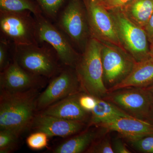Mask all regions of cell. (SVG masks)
<instances>
[{
	"label": "cell",
	"instance_id": "1",
	"mask_svg": "<svg viewBox=\"0 0 153 153\" xmlns=\"http://www.w3.org/2000/svg\"><path fill=\"white\" fill-rule=\"evenodd\" d=\"M37 88L18 93L1 91L0 129L19 136L31 127L37 109Z\"/></svg>",
	"mask_w": 153,
	"mask_h": 153
},
{
	"label": "cell",
	"instance_id": "2",
	"mask_svg": "<svg viewBox=\"0 0 153 153\" xmlns=\"http://www.w3.org/2000/svg\"><path fill=\"white\" fill-rule=\"evenodd\" d=\"M101 48L100 41L91 38L74 68L81 90L98 98L108 93L103 79Z\"/></svg>",
	"mask_w": 153,
	"mask_h": 153
},
{
	"label": "cell",
	"instance_id": "3",
	"mask_svg": "<svg viewBox=\"0 0 153 153\" xmlns=\"http://www.w3.org/2000/svg\"><path fill=\"white\" fill-rule=\"evenodd\" d=\"M13 59L30 73L51 78L63 68L55 50L45 42L25 46L12 44Z\"/></svg>",
	"mask_w": 153,
	"mask_h": 153
},
{
	"label": "cell",
	"instance_id": "4",
	"mask_svg": "<svg viewBox=\"0 0 153 153\" xmlns=\"http://www.w3.org/2000/svg\"><path fill=\"white\" fill-rule=\"evenodd\" d=\"M55 22L74 47L82 53L91 38L87 13L82 0H69Z\"/></svg>",
	"mask_w": 153,
	"mask_h": 153
},
{
	"label": "cell",
	"instance_id": "5",
	"mask_svg": "<svg viewBox=\"0 0 153 153\" xmlns=\"http://www.w3.org/2000/svg\"><path fill=\"white\" fill-rule=\"evenodd\" d=\"M29 11H0L1 37L15 46L39 44L35 17Z\"/></svg>",
	"mask_w": 153,
	"mask_h": 153
},
{
	"label": "cell",
	"instance_id": "6",
	"mask_svg": "<svg viewBox=\"0 0 153 153\" xmlns=\"http://www.w3.org/2000/svg\"><path fill=\"white\" fill-rule=\"evenodd\" d=\"M37 23V36L39 43L45 42L55 50L61 64L75 68L80 54L65 34L42 14L33 15Z\"/></svg>",
	"mask_w": 153,
	"mask_h": 153
},
{
	"label": "cell",
	"instance_id": "7",
	"mask_svg": "<svg viewBox=\"0 0 153 153\" xmlns=\"http://www.w3.org/2000/svg\"><path fill=\"white\" fill-rule=\"evenodd\" d=\"M109 11L124 49L137 62L150 57L149 43L144 29L128 19L120 10Z\"/></svg>",
	"mask_w": 153,
	"mask_h": 153
},
{
	"label": "cell",
	"instance_id": "8",
	"mask_svg": "<svg viewBox=\"0 0 153 153\" xmlns=\"http://www.w3.org/2000/svg\"><path fill=\"white\" fill-rule=\"evenodd\" d=\"M101 43L103 79L105 86L108 85L109 88L125 79L137 61L123 48L110 43Z\"/></svg>",
	"mask_w": 153,
	"mask_h": 153
},
{
	"label": "cell",
	"instance_id": "9",
	"mask_svg": "<svg viewBox=\"0 0 153 153\" xmlns=\"http://www.w3.org/2000/svg\"><path fill=\"white\" fill-rule=\"evenodd\" d=\"M87 13L91 38L123 48L110 12L99 0H82Z\"/></svg>",
	"mask_w": 153,
	"mask_h": 153
},
{
	"label": "cell",
	"instance_id": "10",
	"mask_svg": "<svg viewBox=\"0 0 153 153\" xmlns=\"http://www.w3.org/2000/svg\"><path fill=\"white\" fill-rule=\"evenodd\" d=\"M103 99L115 105L131 116L146 120L153 98L145 88L127 87L108 92Z\"/></svg>",
	"mask_w": 153,
	"mask_h": 153
},
{
	"label": "cell",
	"instance_id": "11",
	"mask_svg": "<svg viewBox=\"0 0 153 153\" xmlns=\"http://www.w3.org/2000/svg\"><path fill=\"white\" fill-rule=\"evenodd\" d=\"M80 83L75 69L64 66L37 99V110H43L69 96L79 93Z\"/></svg>",
	"mask_w": 153,
	"mask_h": 153
},
{
	"label": "cell",
	"instance_id": "12",
	"mask_svg": "<svg viewBox=\"0 0 153 153\" xmlns=\"http://www.w3.org/2000/svg\"><path fill=\"white\" fill-rule=\"evenodd\" d=\"M42 77L25 70L13 59L10 65L1 72V91L18 93L37 88Z\"/></svg>",
	"mask_w": 153,
	"mask_h": 153
},
{
	"label": "cell",
	"instance_id": "13",
	"mask_svg": "<svg viewBox=\"0 0 153 153\" xmlns=\"http://www.w3.org/2000/svg\"><path fill=\"white\" fill-rule=\"evenodd\" d=\"M85 123L40 113L35 115L31 127L37 131L44 132L49 137H66L81 131L85 127Z\"/></svg>",
	"mask_w": 153,
	"mask_h": 153
},
{
	"label": "cell",
	"instance_id": "14",
	"mask_svg": "<svg viewBox=\"0 0 153 153\" xmlns=\"http://www.w3.org/2000/svg\"><path fill=\"white\" fill-rule=\"evenodd\" d=\"M97 127L106 131L117 132L127 141L153 134V124L134 117L117 118Z\"/></svg>",
	"mask_w": 153,
	"mask_h": 153
},
{
	"label": "cell",
	"instance_id": "15",
	"mask_svg": "<svg viewBox=\"0 0 153 153\" xmlns=\"http://www.w3.org/2000/svg\"><path fill=\"white\" fill-rule=\"evenodd\" d=\"M79 93L69 96L43 110L41 113L64 119L85 123L89 113L83 109L78 100Z\"/></svg>",
	"mask_w": 153,
	"mask_h": 153
},
{
	"label": "cell",
	"instance_id": "16",
	"mask_svg": "<svg viewBox=\"0 0 153 153\" xmlns=\"http://www.w3.org/2000/svg\"><path fill=\"white\" fill-rule=\"evenodd\" d=\"M153 84V58L137 62L133 69L125 79L108 88V92L127 87L146 88Z\"/></svg>",
	"mask_w": 153,
	"mask_h": 153
},
{
	"label": "cell",
	"instance_id": "17",
	"mask_svg": "<svg viewBox=\"0 0 153 153\" xmlns=\"http://www.w3.org/2000/svg\"><path fill=\"white\" fill-rule=\"evenodd\" d=\"M91 113V116L88 123L89 126H97L100 123L117 118L134 117L115 105L102 98L97 99L96 105Z\"/></svg>",
	"mask_w": 153,
	"mask_h": 153
},
{
	"label": "cell",
	"instance_id": "18",
	"mask_svg": "<svg viewBox=\"0 0 153 153\" xmlns=\"http://www.w3.org/2000/svg\"><path fill=\"white\" fill-rule=\"evenodd\" d=\"M128 19L143 29L153 13V0H133L120 9Z\"/></svg>",
	"mask_w": 153,
	"mask_h": 153
},
{
	"label": "cell",
	"instance_id": "19",
	"mask_svg": "<svg viewBox=\"0 0 153 153\" xmlns=\"http://www.w3.org/2000/svg\"><path fill=\"white\" fill-rule=\"evenodd\" d=\"M97 132L87 130L58 146L53 150L55 153H80L89 147L98 135Z\"/></svg>",
	"mask_w": 153,
	"mask_h": 153
},
{
	"label": "cell",
	"instance_id": "20",
	"mask_svg": "<svg viewBox=\"0 0 153 153\" xmlns=\"http://www.w3.org/2000/svg\"><path fill=\"white\" fill-rule=\"evenodd\" d=\"M29 11L33 15L42 14L40 7L34 0H0V11L19 12Z\"/></svg>",
	"mask_w": 153,
	"mask_h": 153
},
{
	"label": "cell",
	"instance_id": "21",
	"mask_svg": "<svg viewBox=\"0 0 153 153\" xmlns=\"http://www.w3.org/2000/svg\"><path fill=\"white\" fill-rule=\"evenodd\" d=\"M40 7L42 14L52 22H56L66 0H34Z\"/></svg>",
	"mask_w": 153,
	"mask_h": 153
},
{
	"label": "cell",
	"instance_id": "22",
	"mask_svg": "<svg viewBox=\"0 0 153 153\" xmlns=\"http://www.w3.org/2000/svg\"><path fill=\"white\" fill-rule=\"evenodd\" d=\"M19 137L9 131H0V153H9L13 150Z\"/></svg>",
	"mask_w": 153,
	"mask_h": 153
},
{
	"label": "cell",
	"instance_id": "23",
	"mask_svg": "<svg viewBox=\"0 0 153 153\" xmlns=\"http://www.w3.org/2000/svg\"><path fill=\"white\" fill-rule=\"evenodd\" d=\"M48 137L49 136L44 132L37 131L27 137L26 143L30 149L39 150L47 146Z\"/></svg>",
	"mask_w": 153,
	"mask_h": 153
},
{
	"label": "cell",
	"instance_id": "24",
	"mask_svg": "<svg viewBox=\"0 0 153 153\" xmlns=\"http://www.w3.org/2000/svg\"><path fill=\"white\" fill-rule=\"evenodd\" d=\"M128 141L134 149L142 152L153 153V134L140 137Z\"/></svg>",
	"mask_w": 153,
	"mask_h": 153
},
{
	"label": "cell",
	"instance_id": "25",
	"mask_svg": "<svg viewBox=\"0 0 153 153\" xmlns=\"http://www.w3.org/2000/svg\"><path fill=\"white\" fill-rule=\"evenodd\" d=\"M12 44L6 38L1 37L0 39V70L2 71L10 65V53L12 52Z\"/></svg>",
	"mask_w": 153,
	"mask_h": 153
},
{
	"label": "cell",
	"instance_id": "26",
	"mask_svg": "<svg viewBox=\"0 0 153 153\" xmlns=\"http://www.w3.org/2000/svg\"><path fill=\"white\" fill-rule=\"evenodd\" d=\"M91 153H114L112 143L108 137L103 138L97 142L92 143L87 151Z\"/></svg>",
	"mask_w": 153,
	"mask_h": 153
},
{
	"label": "cell",
	"instance_id": "27",
	"mask_svg": "<svg viewBox=\"0 0 153 153\" xmlns=\"http://www.w3.org/2000/svg\"><path fill=\"white\" fill-rule=\"evenodd\" d=\"M96 97L89 94H79V102L81 107L85 111L91 113L95 107L97 103Z\"/></svg>",
	"mask_w": 153,
	"mask_h": 153
},
{
	"label": "cell",
	"instance_id": "28",
	"mask_svg": "<svg viewBox=\"0 0 153 153\" xmlns=\"http://www.w3.org/2000/svg\"><path fill=\"white\" fill-rule=\"evenodd\" d=\"M133 0H101L100 3L108 10H118Z\"/></svg>",
	"mask_w": 153,
	"mask_h": 153
},
{
	"label": "cell",
	"instance_id": "29",
	"mask_svg": "<svg viewBox=\"0 0 153 153\" xmlns=\"http://www.w3.org/2000/svg\"><path fill=\"white\" fill-rule=\"evenodd\" d=\"M114 152L115 153H130L131 151L120 138H116L114 140L112 143Z\"/></svg>",
	"mask_w": 153,
	"mask_h": 153
},
{
	"label": "cell",
	"instance_id": "30",
	"mask_svg": "<svg viewBox=\"0 0 153 153\" xmlns=\"http://www.w3.org/2000/svg\"><path fill=\"white\" fill-rule=\"evenodd\" d=\"M150 44L153 43V13L143 27Z\"/></svg>",
	"mask_w": 153,
	"mask_h": 153
},
{
	"label": "cell",
	"instance_id": "31",
	"mask_svg": "<svg viewBox=\"0 0 153 153\" xmlns=\"http://www.w3.org/2000/svg\"><path fill=\"white\" fill-rule=\"evenodd\" d=\"M146 120L153 124V104L152 105V107H151L147 117L146 119Z\"/></svg>",
	"mask_w": 153,
	"mask_h": 153
},
{
	"label": "cell",
	"instance_id": "32",
	"mask_svg": "<svg viewBox=\"0 0 153 153\" xmlns=\"http://www.w3.org/2000/svg\"><path fill=\"white\" fill-rule=\"evenodd\" d=\"M146 89L147 90L148 92L150 94L153 98V84L152 85H150L149 87L146 88Z\"/></svg>",
	"mask_w": 153,
	"mask_h": 153
},
{
	"label": "cell",
	"instance_id": "33",
	"mask_svg": "<svg viewBox=\"0 0 153 153\" xmlns=\"http://www.w3.org/2000/svg\"><path fill=\"white\" fill-rule=\"evenodd\" d=\"M149 53L150 57L153 58V43L150 44Z\"/></svg>",
	"mask_w": 153,
	"mask_h": 153
},
{
	"label": "cell",
	"instance_id": "34",
	"mask_svg": "<svg viewBox=\"0 0 153 153\" xmlns=\"http://www.w3.org/2000/svg\"><path fill=\"white\" fill-rule=\"evenodd\" d=\"M99 1H101V0H99Z\"/></svg>",
	"mask_w": 153,
	"mask_h": 153
}]
</instances>
